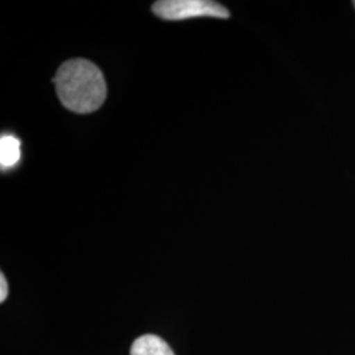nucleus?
I'll list each match as a JSON object with an SVG mask.
<instances>
[{
  "label": "nucleus",
  "instance_id": "f257e3e1",
  "mask_svg": "<svg viewBox=\"0 0 355 355\" xmlns=\"http://www.w3.org/2000/svg\"><path fill=\"white\" fill-rule=\"evenodd\" d=\"M53 82L64 108L76 114L99 110L107 96V85L101 69L83 58L61 64Z\"/></svg>",
  "mask_w": 355,
  "mask_h": 355
},
{
  "label": "nucleus",
  "instance_id": "f03ea898",
  "mask_svg": "<svg viewBox=\"0 0 355 355\" xmlns=\"http://www.w3.org/2000/svg\"><path fill=\"white\" fill-rule=\"evenodd\" d=\"M152 10L158 17L170 21L193 17H229V11L223 4L209 0H161L153 4Z\"/></svg>",
  "mask_w": 355,
  "mask_h": 355
},
{
  "label": "nucleus",
  "instance_id": "7ed1b4c3",
  "mask_svg": "<svg viewBox=\"0 0 355 355\" xmlns=\"http://www.w3.org/2000/svg\"><path fill=\"white\" fill-rule=\"evenodd\" d=\"M130 355H175L161 337L145 334L132 343Z\"/></svg>",
  "mask_w": 355,
  "mask_h": 355
},
{
  "label": "nucleus",
  "instance_id": "20e7f679",
  "mask_svg": "<svg viewBox=\"0 0 355 355\" xmlns=\"http://www.w3.org/2000/svg\"><path fill=\"white\" fill-rule=\"evenodd\" d=\"M21 144L13 135H3L0 139V166L1 170H11L21 158Z\"/></svg>",
  "mask_w": 355,
  "mask_h": 355
},
{
  "label": "nucleus",
  "instance_id": "39448f33",
  "mask_svg": "<svg viewBox=\"0 0 355 355\" xmlns=\"http://www.w3.org/2000/svg\"><path fill=\"white\" fill-rule=\"evenodd\" d=\"M8 295V284H7V280L4 278V275L1 274L0 275V302L3 303L6 300Z\"/></svg>",
  "mask_w": 355,
  "mask_h": 355
},
{
  "label": "nucleus",
  "instance_id": "423d86ee",
  "mask_svg": "<svg viewBox=\"0 0 355 355\" xmlns=\"http://www.w3.org/2000/svg\"><path fill=\"white\" fill-rule=\"evenodd\" d=\"M354 6H355V1H354Z\"/></svg>",
  "mask_w": 355,
  "mask_h": 355
}]
</instances>
